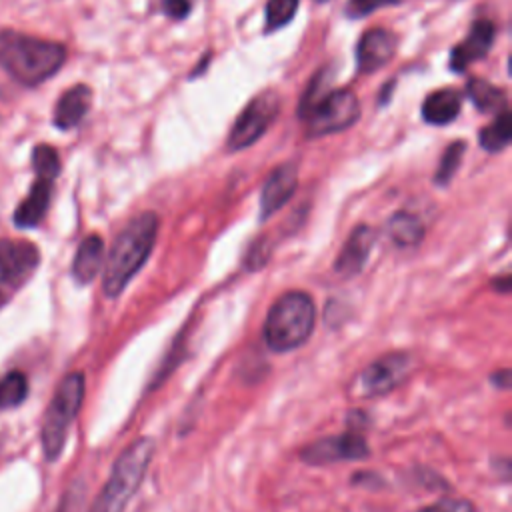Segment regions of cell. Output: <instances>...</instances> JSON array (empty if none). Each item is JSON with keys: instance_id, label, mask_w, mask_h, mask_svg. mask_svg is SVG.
Returning <instances> with one entry per match:
<instances>
[{"instance_id": "1", "label": "cell", "mask_w": 512, "mask_h": 512, "mask_svg": "<svg viewBox=\"0 0 512 512\" xmlns=\"http://www.w3.org/2000/svg\"><path fill=\"white\" fill-rule=\"evenodd\" d=\"M158 224L154 212H142L114 238L102 272V290L108 298H118L146 264L158 238Z\"/></svg>"}, {"instance_id": "2", "label": "cell", "mask_w": 512, "mask_h": 512, "mask_svg": "<svg viewBox=\"0 0 512 512\" xmlns=\"http://www.w3.org/2000/svg\"><path fill=\"white\" fill-rule=\"evenodd\" d=\"M66 60L60 42L18 30H0V68L22 86H38L54 76Z\"/></svg>"}, {"instance_id": "3", "label": "cell", "mask_w": 512, "mask_h": 512, "mask_svg": "<svg viewBox=\"0 0 512 512\" xmlns=\"http://www.w3.org/2000/svg\"><path fill=\"white\" fill-rule=\"evenodd\" d=\"M316 324V304L310 294L290 290L276 298L264 322V340L272 352L300 348Z\"/></svg>"}, {"instance_id": "4", "label": "cell", "mask_w": 512, "mask_h": 512, "mask_svg": "<svg viewBox=\"0 0 512 512\" xmlns=\"http://www.w3.org/2000/svg\"><path fill=\"white\" fill-rule=\"evenodd\" d=\"M156 452L152 438L134 440L114 462L106 484L88 512H124L126 504L138 492L146 470Z\"/></svg>"}, {"instance_id": "5", "label": "cell", "mask_w": 512, "mask_h": 512, "mask_svg": "<svg viewBox=\"0 0 512 512\" xmlns=\"http://www.w3.org/2000/svg\"><path fill=\"white\" fill-rule=\"evenodd\" d=\"M84 390H86V382L82 372L66 374L56 386L46 406L42 430H40V440H42V450L46 460L54 462L62 454L68 438V430L82 408Z\"/></svg>"}, {"instance_id": "6", "label": "cell", "mask_w": 512, "mask_h": 512, "mask_svg": "<svg viewBox=\"0 0 512 512\" xmlns=\"http://www.w3.org/2000/svg\"><path fill=\"white\" fill-rule=\"evenodd\" d=\"M360 116V102L350 90H330L302 120L310 138L350 128Z\"/></svg>"}, {"instance_id": "7", "label": "cell", "mask_w": 512, "mask_h": 512, "mask_svg": "<svg viewBox=\"0 0 512 512\" xmlns=\"http://www.w3.org/2000/svg\"><path fill=\"white\" fill-rule=\"evenodd\" d=\"M280 110V100L274 92H264L252 98L238 114L228 134V150H244L258 142Z\"/></svg>"}, {"instance_id": "8", "label": "cell", "mask_w": 512, "mask_h": 512, "mask_svg": "<svg viewBox=\"0 0 512 512\" xmlns=\"http://www.w3.org/2000/svg\"><path fill=\"white\" fill-rule=\"evenodd\" d=\"M412 366V358L406 352H390L368 364L354 380L352 394L358 398H374L394 390Z\"/></svg>"}, {"instance_id": "9", "label": "cell", "mask_w": 512, "mask_h": 512, "mask_svg": "<svg viewBox=\"0 0 512 512\" xmlns=\"http://www.w3.org/2000/svg\"><path fill=\"white\" fill-rule=\"evenodd\" d=\"M370 454V448L360 434V430L350 428L336 436H326L310 442L300 450L302 462L310 466H326L334 462H346V460H360Z\"/></svg>"}, {"instance_id": "10", "label": "cell", "mask_w": 512, "mask_h": 512, "mask_svg": "<svg viewBox=\"0 0 512 512\" xmlns=\"http://www.w3.org/2000/svg\"><path fill=\"white\" fill-rule=\"evenodd\" d=\"M40 252L36 244L18 238H0V284L18 288L38 268Z\"/></svg>"}, {"instance_id": "11", "label": "cell", "mask_w": 512, "mask_h": 512, "mask_svg": "<svg viewBox=\"0 0 512 512\" xmlns=\"http://www.w3.org/2000/svg\"><path fill=\"white\" fill-rule=\"evenodd\" d=\"M298 186V166L294 162H284L276 166L260 192V218L266 220L276 214L296 192Z\"/></svg>"}, {"instance_id": "12", "label": "cell", "mask_w": 512, "mask_h": 512, "mask_svg": "<svg viewBox=\"0 0 512 512\" xmlns=\"http://www.w3.org/2000/svg\"><path fill=\"white\" fill-rule=\"evenodd\" d=\"M398 38L394 32L384 28L368 30L356 46V64L364 74H372L384 68L396 54Z\"/></svg>"}, {"instance_id": "13", "label": "cell", "mask_w": 512, "mask_h": 512, "mask_svg": "<svg viewBox=\"0 0 512 512\" xmlns=\"http://www.w3.org/2000/svg\"><path fill=\"white\" fill-rule=\"evenodd\" d=\"M374 242H376V232L368 224H358L350 232L338 258L334 260V270L344 278L356 276L364 268Z\"/></svg>"}, {"instance_id": "14", "label": "cell", "mask_w": 512, "mask_h": 512, "mask_svg": "<svg viewBox=\"0 0 512 512\" xmlns=\"http://www.w3.org/2000/svg\"><path fill=\"white\" fill-rule=\"evenodd\" d=\"M494 24L490 20H478L470 28L468 36L454 46L450 54V68L454 72L466 70L472 62L484 58L494 42Z\"/></svg>"}, {"instance_id": "15", "label": "cell", "mask_w": 512, "mask_h": 512, "mask_svg": "<svg viewBox=\"0 0 512 512\" xmlns=\"http://www.w3.org/2000/svg\"><path fill=\"white\" fill-rule=\"evenodd\" d=\"M92 104V90L86 84H74L62 92L54 106V126L60 130H70L78 126L88 114Z\"/></svg>"}, {"instance_id": "16", "label": "cell", "mask_w": 512, "mask_h": 512, "mask_svg": "<svg viewBox=\"0 0 512 512\" xmlns=\"http://www.w3.org/2000/svg\"><path fill=\"white\" fill-rule=\"evenodd\" d=\"M52 184H54V180L36 176L26 198L14 210V224L18 228H34L42 222V218L46 216L48 206H50Z\"/></svg>"}, {"instance_id": "17", "label": "cell", "mask_w": 512, "mask_h": 512, "mask_svg": "<svg viewBox=\"0 0 512 512\" xmlns=\"http://www.w3.org/2000/svg\"><path fill=\"white\" fill-rule=\"evenodd\" d=\"M104 240L98 234L86 236L72 260V276L78 284H90L104 266Z\"/></svg>"}, {"instance_id": "18", "label": "cell", "mask_w": 512, "mask_h": 512, "mask_svg": "<svg viewBox=\"0 0 512 512\" xmlns=\"http://www.w3.org/2000/svg\"><path fill=\"white\" fill-rule=\"evenodd\" d=\"M462 96L452 88L430 92L422 102V118L432 126H446L460 114Z\"/></svg>"}, {"instance_id": "19", "label": "cell", "mask_w": 512, "mask_h": 512, "mask_svg": "<svg viewBox=\"0 0 512 512\" xmlns=\"http://www.w3.org/2000/svg\"><path fill=\"white\" fill-rule=\"evenodd\" d=\"M466 94L484 114H500L506 110V92L484 78H472L466 86Z\"/></svg>"}, {"instance_id": "20", "label": "cell", "mask_w": 512, "mask_h": 512, "mask_svg": "<svg viewBox=\"0 0 512 512\" xmlns=\"http://www.w3.org/2000/svg\"><path fill=\"white\" fill-rule=\"evenodd\" d=\"M388 236L400 248H414L424 238V224L410 212H396L388 220Z\"/></svg>"}, {"instance_id": "21", "label": "cell", "mask_w": 512, "mask_h": 512, "mask_svg": "<svg viewBox=\"0 0 512 512\" xmlns=\"http://www.w3.org/2000/svg\"><path fill=\"white\" fill-rule=\"evenodd\" d=\"M512 138V118L508 110H502L500 114H496L494 122L488 124L480 134H478V142L484 150L488 152H500L510 144Z\"/></svg>"}, {"instance_id": "22", "label": "cell", "mask_w": 512, "mask_h": 512, "mask_svg": "<svg viewBox=\"0 0 512 512\" xmlns=\"http://www.w3.org/2000/svg\"><path fill=\"white\" fill-rule=\"evenodd\" d=\"M28 396V380L20 370L8 372L0 380V408H16Z\"/></svg>"}, {"instance_id": "23", "label": "cell", "mask_w": 512, "mask_h": 512, "mask_svg": "<svg viewBox=\"0 0 512 512\" xmlns=\"http://www.w3.org/2000/svg\"><path fill=\"white\" fill-rule=\"evenodd\" d=\"M464 150H466V142H462V140L452 142V144L444 150V154H442V158H440V164H438V170H436V174H434V182H436L438 186L450 184V180L454 178V174H456V170H458V166H460V162H462Z\"/></svg>"}, {"instance_id": "24", "label": "cell", "mask_w": 512, "mask_h": 512, "mask_svg": "<svg viewBox=\"0 0 512 512\" xmlns=\"http://www.w3.org/2000/svg\"><path fill=\"white\" fill-rule=\"evenodd\" d=\"M298 12V0H268L266 4V32H276L292 22Z\"/></svg>"}, {"instance_id": "25", "label": "cell", "mask_w": 512, "mask_h": 512, "mask_svg": "<svg viewBox=\"0 0 512 512\" xmlns=\"http://www.w3.org/2000/svg\"><path fill=\"white\" fill-rule=\"evenodd\" d=\"M330 92V74L328 70H320L308 84V88L304 90L300 104H298V116L304 118L326 94Z\"/></svg>"}, {"instance_id": "26", "label": "cell", "mask_w": 512, "mask_h": 512, "mask_svg": "<svg viewBox=\"0 0 512 512\" xmlns=\"http://www.w3.org/2000/svg\"><path fill=\"white\" fill-rule=\"evenodd\" d=\"M32 168L36 176L56 180V176L60 174L58 152L48 144H36L32 150Z\"/></svg>"}, {"instance_id": "27", "label": "cell", "mask_w": 512, "mask_h": 512, "mask_svg": "<svg viewBox=\"0 0 512 512\" xmlns=\"http://www.w3.org/2000/svg\"><path fill=\"white\" fill-rule=\"evenodd\" d=\"M418 512H476L474 504L464 498H442L430 506L420 508Z\"/></svg>"}, {"instance_id": "28", "label": "cell", "mask_w": 512, "mask_h": 512, "mask_svg": "<svg viewBox=\"0 0 512 512\" xmlns=\"http://www.w3.org/2000/svg\"><path fill=\"white\" fill-rule=\"evenodd\" d=\"M400 0H348L346 4V14L350 18H362L382 6H390V4H398Z\"/></svg>"}, {"instance_id": "29", "label": "cell", "mask_w": 512, "mask_h": 512, "mask_svg": "<svg viewBox=\"0 0 512 512\" xmlns=\"http://www.w3.org/2000/svg\"><path fill=\"white\" fill-rule=\"evenodd\" d=\"M268 258H270V246L266 244L264 238H260V240H256V242L250 246L244 264H246L248 270H258V268H262V266L266 264Z\"/></svg>"}, {"instance_id": "30", "label": "cell", "mask_w": 512, "mask_h": 512, "mask_svg": "<svg viewBox=\"0 0 512 512\" xmlns=\"http://www.w3.org/2000/svg\"><path fill=\"white\" fill-rule=\"evenodd\" d=\"M190 8V0H162V12L172 20L186 18Z\"/></svg>"}, {"instance_id": "31", "label": "cell", "mask_w": 512, "mask_h": 512, "mask_svg": "<svg viewBox=\"0 0 512 512\" xmlns=\"http://www.w3.org/2000/svg\"><path fill=\"white\" fill-rule=\"evenodd\" d=\"M76 502H78V496H76V490H68V494L62 498V502L58 504L56 512H74L76 508Z\"/></svg>"}, {"instance_id": "32", "label": "cell", "mask_w": 512, "mask_h": 512, "mask_svg": "<svg viewBox=\"0 0 512 512\" xmlns=\"http://www.w3.org/2000/svg\"><path fill=\"white\" fill-rule=\"evenodd\" d=\"M490 380H492V384H496V388L508 390V388H510V370H508V368H502V370L494 372Z\"/></svg>"}, {"instance_id": "33", "label": "cell", "mask_w": 512, "mask_h": 512, "mask_svg": "<svg viewBox=\"0 0 512 512\" xmlns=\"http://www.w3.org/2000/svg\"><path fill=\"white\" fill-rule=\"evenodd\" d=\"M492 286L496 288V290H500V292H508L510 290V276L508 274H504V276H498V278H494V282H492Z\"/></svg>"}, {"instance_id": "34", "label": "cell", "mask_w": 512, "mask_h": 512, "mask_svg": "<svg viewBox=\"0 0 512 512\" xmlns=\"http://www.w3.org/2000/svg\"><path fill=\"white\" fill-rule=\"evenodd\" d=\"M4 302H6V296H4V294H2V292H0V308H2V306H4Z\"/></svg>"}, {"instance_id": "35", "label": "cell", "mask_w": 512, "mask_h": 512, "mask_svg": "<svg viewBox=\"0 0 512 512\" xmlns=\"http://www.w3.org/2000/svg\"><path fill=\"white\" fill-rule=\"evenodd\" d=\"M316 2H326V0H316Z\"/></svg>"}]
</instances>
